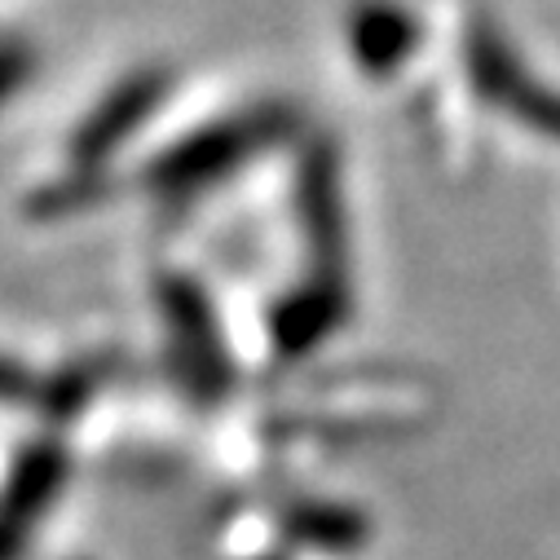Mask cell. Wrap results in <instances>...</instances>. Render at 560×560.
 I'll return each instance as SVG.
<instances>
[{
  "mask_svg": "<svg viewBox=\"0 0 560 560\" xmlns=\"http://www.w3.org/2000/svg\"><path fill=\"white\" fill-rule=\"evenodd\" d=\"M472 67H477V80H481L494 97H508V106H521L525 119H534V124L560 132V106H551L556 97L547 102L542 93H534V89L503 62V54H499L494 40H477V45H472Z\"/></svg>",
  "mask_w": 560,
  "mask_h": 560,
  "instance_id": "obj_1",
  "label": "cell"
}]
</instances>
